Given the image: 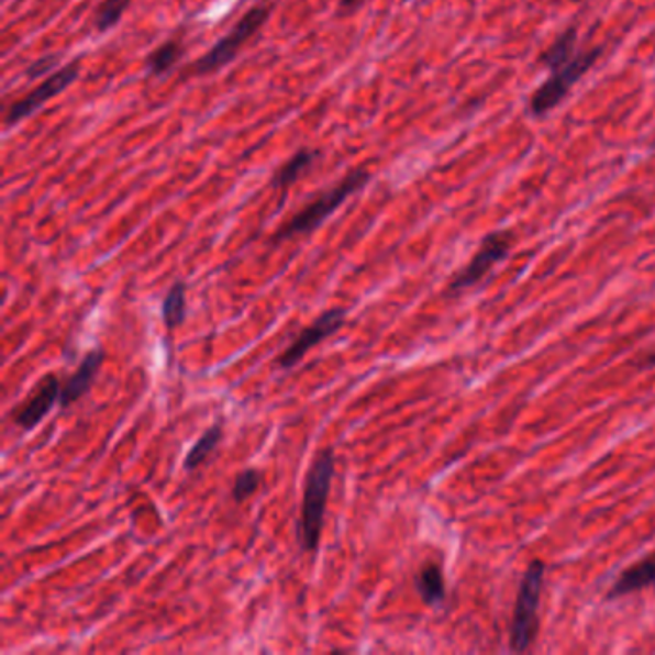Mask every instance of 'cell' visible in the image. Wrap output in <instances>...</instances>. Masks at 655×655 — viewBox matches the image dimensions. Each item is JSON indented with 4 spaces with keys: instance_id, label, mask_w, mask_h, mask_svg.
<instances>
[{
    "instance_id": "1",
    "label": "cell",
    "mask_w": 655,
    "mask_h": 655,
    "mask_svg": "<svg viewBox=\"0 0 655 655\" xmlns=\"http://www.w3.org/2000/svg\"><path fill=\"white\" fill-rule=\"evenodd\" d=\"M335 452L333 448H323L315 454L310 469L306 473L304 495L302 508L298 519V544L302 552L313 554L320 548L323 519L328 511L331 485L335 477Z\"/></svg>"
},
{
    "instance_id": "2",
    "label": "cell",
    "mask_w": 655,
    "mask_h": 655,
    "mask_svg": "<svg viewBox=\"0 0 655 655\" xmlns=\"http://www.w3.org/2000/svg\"><path fill=\"white\" fill-rule=\"evenodd\" d=\"M369 179H371V174L367 169H354L338 184L333 185L329 191L323 192L308 207L302 208L298 214L292 215L279 231H275L271 243H282V241H290L295 236L310 235L312 231L320 227L323 221L328 220L329 215L335 214L336 210L343 207L354 192L362 191Z\"/></svg>"
},
{
    "instance_id": "3",
    "label": "cell",
    "mask_w": 655,
    "mask_h": 655,
    "mask_svg": "<svg viewBox=\"0 0 655 655\" xmlns=\"http://www.w3.org/2000/svg\"><path fill=\"white\" fill-rule=\"evenodd\" d=\"M602 54V46H596L585 53L575 54V58L564 64L562 68L549 71L548 79L533 92V97L529 100L531 115L544 118L552 110H556L567 99L573 87L579 84L590 69L595 68L596 62L600 60Z\"/></svg>"
},
{
    "instance_id": "4",
    "label": "cell",
    "mask_w": 655,
    "mask_h": 655,
    "mask_svg": "<svg viewBox=\"0 0 655 655\" xmlns=\"http://www.w3.org/2000/svg\"><path fill=\"white\" fill-rule=\"evenodd\" d=\"M544 571L546 565L542 564L541 559H534L526 565L525 575L519 585L510 636L511 650L515 652L531 648L539 634V608L544 588Z\"/></svg>"
},
{
    "instance_id": "5",
    "label": "cell",
    "mask_w": 655,
    "mask_h": 655,
    "mask_svg": "<svg viewBox=\"0 0 655 655\" xmlns=\"http://www.w3.org/2000/svg\"><path fill=\"white\" fill-rule=\"evenodd\" d=\"M269 14H271L269 4H258V7L251 8L233 25V30L229 31L225 37L220 38L204 56H200L199 60L192 64V71L197 76H210V74H215V71L225 68L235 58L236 54L241 53L244 43L254 37V33L267 22Z\"/></svg>"
},
{
    "instance_id": "6",
    "label": "cell",
    "mask_w": 655,
    "mask_h": 655,
    "mask_svg": "<svg viewBox=\"0 0 655 655\" xmlns=\"http://www.w3.org/2000/svg\"><path fill=\"white\" fill-rule=\"evenodd\" d=\"M511 246H513L511 231H495L485 236L471 262L449 281V292L457 295L462 290L471 289L473 285H477L498 262H502L510 254Z\"/></svg>"
},
{
    "instance_id": "7",
    "label": "cell",
    "mask_w": 655,
    "mask_h": 655,
    "mask_svg": "<svg viewBox=\"0 0 655 655\" xmlns=\"http://www.w3.org/2000/svg\"><path fill=\"white\" fill-rule=\"evenodd\" d=\"M79 71H81V62L71 60L69 64H66L64 68L56 69L54 74L45 77L43 84H38L33 91L27 92L23 99L18 100V102H14V104L10 107L7 120H4L7 127H14V125H18L22 120H25L27 115L33 114L37 108L43 107L45 102L54 99V97L60 95L62 91H66L69 85L76 84Z\"/></svg>"
},
{
    "instance_id": "8",
    "label": "cell",
    "mask_w": 655,
    "mask_h": 655,
    "mask_svg": "<svg viewBox=\"0 0 655 655\" xmlns=\"http://www.w3.org/2000/svg\"><path fill=\"white\" fill-rule=\"evenodd\" d=\"M344 323H346L344 308H331L328 312L321 313L310 328L302 329L298 333L297 338L287 346V351L275 359V366L279 369H292L300 359L304 358L308 351H312L315 344L323 343L329 336L338 333L344 328Z\"/></svg>"
},
{
    "instance_id": "9",
    "label": "cell",
    "mask_w": 655,
    "mask_h": 655,
    "mask_svg": "<svg viewBox=\"0 0 655 655\" xmlns=\"http://www.w3.org/2000/svg\"><path fill=\"white\" fill-rule=\"evenodd\" d=\"M62 385L56 375H46L43 382L38 385L37 390L33 392L30 400H25L22 406L14 408V425L31 431L37 428L41 421L45 420L54 406L60 402Z\"/></svg>"
},
{
    "instance_id": "10",
    "label": "cell",
    "mask_w": 655,
    "mask_h": 655,
    "mask_svg": "<svg viewBox=\"0 0 655 655\" xmlns=\"http://www.w3.org/2000/svg\"><path fill=\"white\" fill-rule=\"evenodd\" d=\"M104 358H107V352L100 346L85 354V358L81 359V364L77 366L76 371L69 375L68 379L62 385L60 402H58L60 408L66 410L91 390L92 382L97 379L100 367L104 364Z\"/></svg>"
},
{
    "instance_id": "11",
    "label": "cell",
    "mask_w": 655,
    "mask_h": 655,
    "mask_svg": "<svg viewBox=\"0 0 655 655\" xmlns=\"http://www.w3.org/2000/svg\"><path fill=\"white\" fill-rule=\"evenodd\" d=\"M652 585H655V552L619 575L615 585L611 587L610 598L633 595Z\"/></svg>"
},
{
    "instance_id": "12",
    "label": "cell",
    "mask_w": 655,
    "mask_h": 655,
    "mask_svg": "<svg viewBox=\"0 0 655 655\" xmlns=\"http://www.w3.org/2000/svg\"><path fill=\"white\" fill-rule=\"evenodd\" d=\"M318 158H320V151L300 148L298 153L292 154L289 160L282 164L281 168L275 171L274 179H271V187L279 189V191H287L289 187L297 184L300 177L304 176L308 169H312Z\"/></svg>"
},
{
    "instance_id": "13",
    "label": "cell",
    "mask_w": 655,
    "mask_h": 655,
    "mask_svg": "<svg viewBox=\"0 0 655 655\" xmlns=\"http://www.w3.org/2000/svg\"><path fill=\"white\" fill-rule=\"evenodd\" d=\"M577 41H579V27L577 25H569L567 30L562 31L554 43L541 54V64L549 71L562 68L564 64L575 58V48H577Z\"/></svg>"
},
{
    "instance_id": "14",
    "label": "cell",
    "mask_w": 655,
    "mask_h": 655,
    "mask_svg": "<svg viewBox=\"0 0 655 655\" xmlns=\"http://www.w3.org/2000/svg\"><path fill=\"white\" fill-rule=\"evenodd\" d=\"M415 588L428 606H438L446 598V580L438 564H425L415 575Z\"/></svg>"
},
{
    "instance_id": "15",
    "label": "cell",
    "mask_w": 655,
    "mask_h": 655,
    "mask_svg": "<svg viewBox=\"0 0 655 655\" xmlns=\"http://www.w3.org/2000/svg\"><path fill=\"white\" fill-rule=\"evenodd\" d=\"M187 315V285L177 281L169 287L162 302V320L168 331L179 328Z\"/></svg>"
},
{
    "instance_id": "16",
    "label": "cell",
    "mask_w": 655,
    "mask_h": 655,
    "mask_svg": "<svg viewBox=\"0 0 655 655\" xmlns=\"http://www.w3.org/2000/svg\"><path fill=\"white\" fill-rule=\"evenodd\" d=\"M223 441V425L214 423L200 435L199 441L195 442V446L189 449V454L185 456L184 467L185 471H195L197 467L204 464L208 457L212 456L220 442Z\"/></svg>"
},
{
    "instance_id": "17",
    "label": "cell",
    "mask_w": 655,
    "mask_h": 655,
    "mask_svg": "<svg viewBox=\"0 0 655 655\" xmlns=\"http://www.w3.org/2000/svg\"><path fill=\"white\" fill-rule=\"evenodd\" d=\"M181 56H184V45L177 38H168L166 43H162L156 51L148 54L146 69L151 71V76H166L169 69L181 60Z\"/></svg>"
},
{
    "instance_id": "18",
    "label": "cell",
    "mask_w": 655,
    "mask_h": 655,
    "mask_svg": "<svg viewBox=\"0 0 655 655\" xmlns=\"http://www.w3.org/2000/svg\"><path fill=\"white\" fill-rule=\"evenodd\" d=\"M131 7V0H102L97 12L92 15V25L97 33H107L122 22L125 10Z\"/></svg>"
},
{
    "instance_id": "19",
    "label": "cell",
    "mask_w": 655,
    "mask_h": 655,
    "mask_svg": "<svg viewBox=\"0 0 655 655\" xmlns=\"http://www.w3.org/2000/svg\"><path fill=\"white\" fill-rule=\"evenodd\" d=\"M264 479V475L258 471V469H243V471L238 473L235 477V482H233V500L236 503H243L244 500H248L256 490L259 488V482Z\"/></svg>"
},
{
    "instance_id": "20",
    "label": "cell",
    "mask_w": 655,
    "mask_h": 655,
    "mask_svg": "<svg viewBox=\"0 0 655 655\" xmlns=\"http://www.w3.org/2000/svg\"><path fill=\"white\" fill-rule=\"evenodd\" d=\"M58 60H60V56H58V54H48V56H43V58H38V60L33 62L25 74H27L30 79L46 77V71H51V69L58 64Z\"/></svg>"
},
{
    "instance_id": "21",
    "label": "cell",
    "mask_w": 655,
    "mask_h": 655,
    "mask_svg": "<svg viewBox=\"0 0 655 655\" xmlns=\"http://www.w3.org/2000/svg\"><path fill=\"white\" fill-rule=\"evenodd\" d=\"M362 2H364V0H341V2H338V7H341V12L348 14V12H354V10H356Z\"/></svg>"
},
{
    "instance_id": "22",
    "label": "cell",
    "mask_w": 655,
    "mask_h": 655,
    "mask_svg": "<svg viewBox=\"0 0 655 655\" xmlns=\"http://www.w3.org/2000/svg\"><path fill=\"white\" fill-rule=\"evenodd\" d=\"M573 2H580V0H573Z\"/></svg>"
},
{
    "instance_id": "23",
    "label": "cell",
    "mask_w": 655,
    "mask_h": 655,
    "mask_svg": "<svg viewBox=\"0 0 655 655\" xmlns=\"http://www.w3.org/2000/svg\"><path fill=\"white\" fill-rule=\"evenodd\" d=\"M654 148H655V141H654Z\"/></svg>"
}]
</instances>
